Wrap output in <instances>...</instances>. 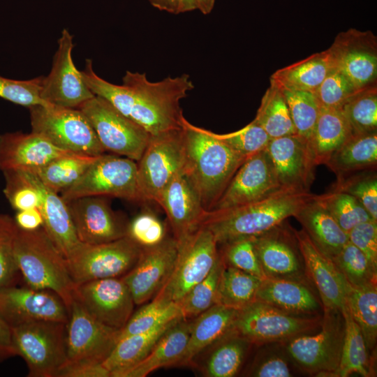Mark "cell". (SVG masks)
Here are the masks:
<instances>
[{"mask_svg":"<svg viewBox=\"0 0 377 377\" xmlns=\"http://www.w3.org/2000/svg\"><path fill=\"white\" fill-rule=\"evenodd\" d=\"M89 120L105 151L138 161L151 138L105 98L95 95L79 108Z\"/></svg>","mask_w":377,"mask_h":377,"instance_id":"obj_9","label":"cell"},{"mask_svg":"<svg viewBox=\"0 0 377 377\" xmlns=\"http://www.w3.org/2000/svg\"><path fill=\"white\" fill-rule=\"evenodd\" d=\"M321 330L316 334H302L290 339L287 350L306 371L326 376L339 366L344 336V321L340 311L325 310Z\"/></svg>","mask_w":377,"mask_h":377,"instance_id":"obj_14","label":"cell"},{"mask_svg":"<svg viewBox=\"0 0 377 377\" xmlns=\"http://www.w3.org/2000/svg\"><path fill=\"white\" fill-rule=\"evenodd\" d=\"M331 67L358 90L376 85L377 38L371 31L349 29L339 33L327 49Z\"/></svg>","mask_w":377,"mask_h":377,"instance_id":"obj_15","label":"cell"},{"mask_svg":"<svg viewBox=\"0 0 377 377\" xmlns=\"http://www.w3.org/2000/svg\"><path fill=\"white\" fill-rule=\"evenodd\" d=\"M252 376L257 377H289L291 372L287 362L279 357H271L253 369Z\"/></svg>","mask_w":377,"mask_h":377,"instance_id":"obj_57","label":"cell"},{"mask_svg":"<svg viewBox=\"0 0 377 377\" xmlns=\"http://www.w3.org/2000/svg\"><path fill=\"white\" fill-rule=\"evenodd\" d=\"M16 355L11 327L0 316V362Z\"/></svg>","mask_w":377,"mask_h":377,"instance_id":"obj_59","label":"cell"},{"mask_svg":"<svg viewBox=\"0 0 377 377\" xmlns=\"http://www.w3.org/2000/svg\"><path fill=\"white\" fill-rule=\"evenodd\" d=\"M346 304L360 328L368 350H372L377 338L376 283L355 286L348 283Z\"/></svg>","mask_w":377,"mask_h":377,"instance_id":"obj_39","label":"cell"},{"mask_svg":"<svg viewBox=\"0 0 377 377\" xmlns=\"http://www.w3.org/2000/svg\"><path fill=\"white\" fill-rule=\"evenodd\" d=\"M341 313L344 321V336L340 361L337 369L326 376L347 377L355 373L370 376L369 350L360 328L353 318L346 303Z\"/></svg>","mask_w":377,"mask_h":377,"instance_id":"obj_36","label":"cell"},{"mask_svg":"<svg viewBox=\"0 0 377 377\" xmlns=\"http://www.w3.org/2000/svg\"><path fill=\"white\" fill-rule=\"evenodd\" d=\"M156 203L165 212L177 242L201 226L207 212L184 171L163 189Z\"/></svg>","mask_w":377,"mask_h":377,"instance_id":"obj_24","label":"cell"},{"mask_svg":"<svg viewBox=\"0 0 377 377\" xmlns=\"http://www.w3.org/2000/svg\"><path fill=\"white\" fill-rule=\"evenodd\" d=\"M60 193L66 202L84 196H109L140 202L137 162L113 154L100 155L73 186Z\"/></svg>","mask_w":377,"mask_h":377,"instance_id":"obj_8","label":"cell"},{"mask_svg":"<svg viewBox=\"0 0 377 377\" xmlns=\"http://www.w3.org/2000/svg\"><path fill=\"white\" fill-rule=\"evenodd\" d=\"M25 171L40 195L39 209L43 218V228L67 259L82 244L77 236L68 205L58 193L45 186L34 173Z\"/></svg>","mask_w":377,"mask_h":377,"instance_id":"obj_26","label":"cell"},{"mask_svg":"<svg viewBox=\"0 0 377 377\" xmlns=\"http://www.w3.org/2000/svg\"><path fill=\"white\" fill-rule=\"evenodd\" d=\"M348 236V241L365 255L377 271V221L362 223L350 230Z\"/></svg>","mask_w":377,"mask_h":377,"instance_id":"obj_56","label":"cell"},{"mask_svg":"<svg viewBox=\"0 0 377 377\" xmlns=\"http://www.w3.org/2000/svg\"><path fill=\"white\" fill-rule=\"evenodd\" d=\"M358 91L341 72L331 67L313 94L320 108H341Z\"/></svg>","mask_w":377,"mask_h":377,"instance_id":"obj_53","label":"cell"},{"mask_svg":"<svg viewBox=\"0 0 377 377\" xmlns=\"http://www.w3.org/2000/svg\"><path fill=\"white\" fill-rule=\"evenodd\" d=\"M237 311L216 304L194 318L185 350L175 367L192 364L200 353L232 332Z\"/></svg>","mask_w":377,"mask_h":377,"instance_id":"obj_27","label":"cell"},{"mask_svg":"<svg viewBox=\"0 0 377 377\" xmlns=\"http://www.w3.org/2000/svg\"><path fill=\"white\" fill-rule=\"evenodd\" d=\"M255 237H243L223 244L221 254L226 265L265 279L267 276L256 253Z\"/></svg>","mask_w":377,"mask_h":377,"instance_id":"obj_52","label":"cell"},{"mask_svg":"<svg viewBox=\"0 0 377 377\" xmlns=\"http://www.w3.org/2000/svg\"><path fill=\"white\" fill-rule=\"evenodd\" d=\"M195 0H179L178 14L196 10Z\"/></svg>","mask_w":377,"mask_h":377,"instance_id":"obj_62","label":"cell"},{"mask_svg":"<svg viewBox=\"0 0 377 377\" xmlns=\"http://www.w3.org/2000/svg\"><path fill=\"white\" fill-rule=\"evenodd\" d=\"M266 150L281 186L309 191L316 165L305 140L297 134L273 138Z\"/></svg>","mask_w":377,"mask_h":377,"instance_id":"obj_22","label":"cell"},{"mask_svg":"<svg viewBox=\"0 0 377 377\" xmlns=\"http://www.w3.org/2000/svg\"><path fill=\"white\" fill-rule=\"evenodd\" d=\"M177 243L178 251L174 268L156 295L177 304L209 274L220 253L213 234L202 226Z\"/></svg>","mask_w":377,"mask_h":377,"instance_id":"obj_10","label":"cell"},{"mask_svg":"<svg viewBox=\"0 0 377 377\" xmlns=\"http://www.w3.org/2000/svg\"><path fill=\"white\" fill-rule=\"evenodd\" d=\"M332 261L346 281L353 286L376 283L377 271L373 268L365 255L349 241Z\"/></svg>","mask_w":377,"mask_h":377,"instance_id":"obj_47","label":"cell"},{"mask_svg":"<svg viewBox=\"0 0 377 377\" xmlns=\"http://www.w3.org/2000/svg\"><path fill=\"white\" fill-rule=\"evenodd\" d=\"M3 173L6 179L3 193L15 210L18 212L40 207V193L27 171L12 170Z\"/></svg>","mask_w":377,"mask_h":377,"instance_id":"obj_48","label":"cell"},{"mask_svg":"<svg viewBox=\"0 0 377 377\" xmlns=\"http://www.w3.org/2000/svg\"><path fill=\"white\" fill-rule=\"evenodd\" d=\"M177 320L149 331L119 339L108 357L103 362L110 377H119L121 372L143 360L162 334Z\"/></svg>","mask_w":377,"mask_h":377,"instance_id":"obj_34","label":"cell"},{"mask_svg":"<svg viewBox=\"0 0 377 377\" xmlns=\"http://www.w3.org/2000/svg\"><path fill=\"white\" fill-rule=\"evenodd\" d=\"M377 163V131L352 135L325 165L342 177L352 172L374 168Z\"/></svg>","mask_w":377,"mask_h":377,"instance_id":"obj_35","label":"cell"},{"mask_svg":"<svg viewBox=\"0 0 377 377\" xmlns=\"http://www.w3.org/2000/svg\"><path fill=\"white\" fill-rule=\"evenodd\" d=\"M29 111L31 131L57 147L87 156L105 154L94 128L80 109L50 105L32 106Z\"/></svg>","mask_w":377,"mask_h":377,"instance_id":"obj_5","label":"cell"},{"mask_svg":"<svg viewBox=\"0 0 377 377\" xmlns=\"http://www.w3.org/2000/svg\"><path fill=\"white\" fill-rule=\"evenodd\" d=\"M14 254L27 285L54 292L69 308L76 284L69 272L66 258L43 227L31 231L18 228Z\"/></svg>","mask_w":377,"mask_h":377,"instance_id":"obj_4","label":"cell"},{"mask_svg":"<svg viewBox=\"0 0 377 377\" xmlns=\"http://www.w3.org/2000/svg\"><path fill=\"white\" fill-rule=\"evenodd\" d=\"M271 139L296 134L282 91L270 83L254 119Z\"/></svg>","mask_w":377,"mask_h":377,"instance_id":"obj_41","label":"cell"},{"mask_svg":"<svg viewBox=\"0 0 377 377\" xmlns=\"http://www.w3.org/2000/svg\"><path fill=\"white\" fill-rule=\"evenodd\" d=\"M152 6L159 10L178 14L179 0H148Z\"/></svg>","mask_w":377,"mask_h":377,"instance_id":"obj_60","label":"cell"},{"mask_svg":"<svg viewBox=\"0 0 377 377\" xmlns=\"http://www.w3.org/2000/svg\"><path fill=\"white\" fill-rule=\"evenodd\" d=\"M13 219L18 228L23 230H35L43 225V215L38 208L18 211Z\"/></svg>","mask_w":377,"mask_h":377,"instance_id":"obj_58","label":"cell"},{"mask_svg":"<svg viewBox=\"0 0 377 377\" xmlns=\"http://www.w3.org/2000/svg\"><path fill=\"white\" fill-rule=\"evenodd\" d=\"M263 279L225 263L219 281L216 304L240 309L256 300Z\"/></svg>","mask_w":377,"mask_h":377,"instance_id":"obj_40","label":"cell"},{"mask_svg":"<svg viewBox=\"0 0 377 377\" xmlns=\"http://www.w3.org/2000/svg\"><path fill=\"white\" fill-rule=\"evenodd\" d=\"M352 135L341 108H320L310 142L316 165H325L330 156Z\"/></svg>","mask_w":377,"mask_h":377,"instance_id":"obj_33","label":"cell"},{"mask_svg":"<svg viewBox=\"0 0 377 377\" xmlns=\"http://www.w3.org/2000/svg\"><path fill=\"white\" fill-rule=\"evenodd\" d=\"M79 240L87 244L112 242L126 236V224L104 196H84L66 202Z\"/></svg>","mask_w":377,"mask_h":377,"instance_id":"obj_21","label":"cell"},{"mask_svg":"<svg viewBox=\"0 0 377 377\" xmlns=\"http://www.w3.org/2000/svg\"><path fill=\"white\" fill-rule=\"evenodd\" d=\"M317 199L347 234L362 223L374 221L354 197L345 192L333 188L317 195Z\"/></svg>","mask_w":377,"mask_h":377,"instance_id":"obj_45","label":"cell"},{"mask_svg":"<svg viewBox=\"0 0 377 377\" xmlns=\"http://www.w3.org/2000/svg\"><path fill=\"white\" fill-rule=\"evenodd\" d=\"M68 311L66 360L63 367L103 364L114 348L120 330L97 320L75 298Z\"/></svg>","mask_w":377,"mask_h":377,"instance_id":"obj_13","label":"cell"},{"mask_svg":"<svg viewBox=\"0 0 377 377\" xmlns=\"http://www.w3.org/2000/svg\"><path fill=\"white\" fill-rule=\"evenodd\" d=\"M44 76L17 80L0 75V98L22 106L50 105L40 98Z\"/></svg>","mask_w":377,"mask_h":377,"instance_id":"obj_55","label":"cell"},{"mask_svg":"<svg viewBox=\"0 0 377 377\" xmlns=\"http://www.w3.org/2000/svg\"><path fill=\"white\" fill-rule=\"evenodd\" d=\"M315 194L291 188H282L259 200L235 208L207 211L202 223L218 244L243 237H258L280 226Z\"/></svg>","mask_w":377,"mask_h":377,"instance_id":"obj_2","label":"cell"},{"mask_svg":"<svg viewBox=\"0 0 377 377\" xmlns=\"http://www.w3.org/2000/svg\"><path fill=\"white\" fill-rule=\"evenodd\" d=\"M279 226L255 237L262 269L269 278L302 281L304 274L298 255Z\"/></svg>","mask_w":377,"mask_h":377,"instance_id":"obj_28","label":"cell"},{"mask_svg":"<svg viewBox=\"0 0 377 377\" xmlns=\"http://www.w3.org/2000/svg\"><path fill=\"white\" fill-rule=\"evenodd\" d=\"M256 300L295 315L312 314L320 309L307 286L293 279L267 277L260 284Z\"/></svg>","mask_w":377,"mask_h":377,"instance_id":"obj_31","label":"cell"},{"mask_svg":"<svg viewBox=\"0 0 377 377\" xmlns=\"http://www.w3.org/2000/svg\"><path fill=\"white\" fill-rule=\"evenodd\" d=\"M98 156L69 153L29 172L45 186L59 193L73 186Z\"/></svg>","mask_w":377,"mask_h":377,"instance_id":"obj_38","label":"cell"},{"mask_svg":"<svg viewBox=\"0 0 377 377\" xmlns=\"http://www.w3.org/2000/svg\"><path fill=\"white\" fill-rule=\"evenodd\" d=\"M331 68L327 50L283 67L274 72L270 83L281 90L313 93Z\"/></svg>","mask_w":377,"mask_h":377,"instance_id":"obj_32","label":"cell"},{"mask_svg":"<svg viewBox=\"0 0 377 377\" xmlns=\"http://www.w3.org/2000/svg\"><path fill=\"white\" fill-rule=\"evenodd\" d=\"M281 91L296 134L305 140L311 147V136L320 110L313 93L306 91Z\"/></svg>","mask_w":377,"mask_h":377,"instance_id":"obj_46","label":"cell"},{"mask_svg":"<svg viewBox=\"0 0 377 377\" xmlns=\"http://www.w3.org/2000/svg\"><path fill=\"white\" fill-rule=\"evenodd\" d=\"M191 320L177 319L158 339L147 355L119 377H145L161 368L175 367L185 350Z\"/></svg>","mask_w":377,"mask_h":377,"instance_id":"obj_30","label":"cell"},{"mask_svg":"<svg viewBox=\"0 0 377 377\" xmlns=\"http://www.w3.org/2000/svg\"><path fill=\"white\" fill-rule=\"evenodd\" d=\"M317 248L333 259L348 242V234L317 199L306 202L293 215Z\"/></svg>","mask_w":377,"mask_h":377,"instance_id":"obj_29","label":"cell"},{"mask_svg":"<svg viewBox=\"0 0 377 377\" xmlns=\"http://www.w3.org/2000/svg\"><path fill=\"white\" fill-rule=\"evenodd\" d=\"M50 74L43 80L40 98L54 106L79 108L95 94L84 82L72 59L73 36L64 29Z\"/></svg>","mask_w":377,"mask_h":377,"instance_id":"obj_17","label":"cell"},{"mask_svg":"<svg viewBox=\"0 0 377 377\" xmlns=\"http://www.w3.org/2000/svg\"><path fill=\"white\" fill-rule=\"evenodd\" d=\"M214 134L235 153L246 159L266 149L271 140L255 119L238 131L224 134Z\"/></svg>","mask_w":377,"mask_h":377,"instance_id":"obj_50","label":"cell"},{"mask_svg":"<svg viewBox=\"0 0 377 377\" xmlns=\"http://www.w3.org/2000/svg\"><path fill=\"white\" fill-rule=\"evenodd\" d=\"M74 298L97 320L118 330L133 313L134 300L122 277L77 284Z\"/></svg>","mask_w":377,"mask_h":377,"instance_id":"obj_19","label":"cell"},{"mask_svg":"<svg viewBox=\"0 0 377 377\" xmlns=\"http://www.w3.org/2000/svg\"><path fill=\"white\" fill-rule=\"evenodd\" d=\"M177 251L174 237H167L156 246L142 249L135 266L122 276L135 304L147 302L162 288L172 272Z\"/></svg>","mask_w":377,"mask_h":377,"instance_id":"obj_20","label":"cell"},{"mask_svg":"<svg viewBox=\"0 0 377 377\" xmlns=\"http://www.w3.org/2000/svg\"><path fill=\"white\" fill-rule=\"evenodd\" d=\"M334 189L354 197L377 221V176L376 172L340 177Z\"/></svg>","mask_w":377,"mask_h":377,"instance_id":"obj_54","label":"cell"},{"mask_svg":"<svg viewBox=\"0 0 377 377\" xmlns=\"http://www.w3.org/2000/svg\"><path fill=\"white\" fill-rule=\"evenodd\" d=\"M142 251L141 247L124 236L98 244L82 243L66 260L71 276L77 285L124 276L135 266Z\"/></svg>","mask_w":377,"mask_h":377,"instance_id":"obj_11","label":"cell"},{"mask_svg":"<svg viewBox=\"0 0 377 377\" xmlns=\"http://www.w3.org/2000/svg\"><path fill=\"white\" fill-rule=\"evenodd\" d=\"M306 270L318 290L325 310L340 311L346 305L348 282L334 263L322 253L306 232L293 230Z\"/></svg>","mask_w":377,"mask_h":377,"instance_id":"obj_23","label":"cell"},{"mask_svg":"<svg viewBox=\"0 0 377 377\" xmlns=\"http://www.w3.org/2000/svg\"><path fill=\"white\" fill-rule=\"evenodd\" d=\"M13 346L29 377H57L66 362V323L34 321L11 327Z\"/></svg>","mask_w":377,"mask_h":377,"instance_id":"obj_6","label":"cell"},{"mask_svg":"<svg viewBox=\"0 0 377 377\" xmlns=\"http://www.w3.org/2000/svg\"><path fill=\"white\" fill-rule=\"evenodd\" d=\"M72 153L59 149L43 135L31 132L0 135V170L31 171L53 159Z\"/></svg>","mask_w":377,"mask_h":377,"instance_id":"obj_25","label":"cell"},{"mask_svg":"<svg viewBox=\"0 0 377 377\" xmlns=\"http://www.w3.org/2000/svg\"><path fill=\"white\" fill-rule=\"evenodd\" d=\"M251 343L232 330L212 345L202 367L208 377H232L239 370Z\"/></svg>","mask_w":377,"mask_h":377,"instance_id":"obj_37","label":"cell"},{"mask_svg":"<svg viewBox=\"0 0 377 377\" xmlns=\"http://www.w3.org/2000/svg\"><path fill=\"white\" fill-rule=\"evenodd\" d=\"M17 230L13 218L0 214V289L17 283L20 275L14 254Z\"/></svg>","mask_w":377,"mask_h":377,"instance_id":"obj_51","label":"cell"},{"mask_svg":"<svg viewBox=\"0 0 377 377\" xmlns=\"http://www.w3.org/2000/svg\"><path fill=\"white\" fill-rule=\"evenodd\" d=\"M80 73L95 95L107 100L151 135L182 128L185 117L180 101L194 88L188 75L151 82L145 73L127 71L122 84L118 85L100 77L94 71L92 61L89 59Z\"/></svg>","mask_w":377,"mask_h":377,"instance_id":"obj_1","label":"cell"},{"mask_svg":"<svg viewBox=\"0 0 377 377\" xmlns=\"http://www.w3.org/2000/svg\"><path fill=\"white\" fill-rule=\"evenodd\" d=\"M322 320L292 314L255 300L237 311L233 330L250 343L290 339L316 329Z\"/></svg>","mask_w":377,"mask_h":377,"instance_id":"obj_12","label":"cell"},{"mask_svg":"<svg viewBox=\"0 0 377 377\" xmlns=\"http://www.w3.org/2000/svg\"><path fill=\"white\" fill-rule=\"evenodd\" d=\"M216 0H195L197 9L203 15L209 14L214 6Z\"/></svg>","mask_w":377,"mask_h":377,"instance_id":"obj_61","label":"cell"},{"mask_svg":"<svg viewBox=\"0 0 377 377\" xmlns=\"http://www.w3.org/2000/svg\"><path fill=\"white\" fill-rule=\"evenodd\" d=\"M285 188L281 186L266 149L248 158L214 205L210 212L223 211L249 204Z\"/></svg>","mask_w":377,"mask_h":377,"instance_id":"obj_18","label":"cell"},{"mask_svg":"<svg viewBox=\"0 0 377 377\" xmlns=\"http://www.w3.org/2000/svg\"><path fill=\"white\" fill-rule=\"evenodd\" d=\"M224 266L220 253L209 274L177 303L183 318H194L216 304L219 281Z\"/></svg>","mask_w":377,"mask_h":377,"instance_id":"obj_44","label":"cell"},{"mask_svg":"<svg viewBox=\"0 0 377 377\" xmlns=\"http://www.w3.org/2000/svg\"><path fill=\"white\" fill-rule=\"evenodd\" d=\"M185 165L183 127L155 135L137 161V182L140 202H157L168 184Z\"/></svg>","mask_w":377,"mask_h":377,"instance_id":"obj_7","label":"cell"},{"mask_svg":"<svg viewBox=\"0 0 377 377\" xmlns=\"http://www.w3.org/2000/svg\"><path fill=\"white\" fill-rule=\"evenodd\" d=\"M180 318L182 317L178 304L163 296L155 295L150 302L132 313L119 331L118 340L149 331Z\"/></svg>","mask_w":377,"mask_h":377,"instance_id":"obj_42","label":"cell"},{"mask_svg":"<svg viewBox=\"0 0 377 377\" xmlns=\"http://www.w3.org/2000/svg\"><path fill=\"white\" fill-rule=\"evenodd\" d=\"M69 311L54 292L17 283L0 289V316L15 327L34 321L67 323Z\"/></svg>","mask_w":377,"mask_h":377,"instance_id":"obj_16","label":"cell"},{"mask_svg":"<svg viewBox=\"0 0 377 377\" xmlns=\"http://www.w3.org/2000/svg\"><path fill=\"white\" fill-rule=\"evenodd\" d=\"M184 172L207 211L213 207L241 165L246 160L218 139L214 132L184 120Z\"/></svg>","mask_w":377,"mask_h":377,"instance_id":"obj_3","label":"cell"},{"mask_svg":"<svg viewBox=\"0 0 377 377\" xmlns=\"http://www.w3.org/2000/svg\"><path fill=\"white\" fill-rule=\"evenodd\" d=\"M341 109L353 135L377 131L376 85L359 90Z\"/></svg>","mask_w":377,"mask_h":377,"instance_id":"obj_43","label":"cell"},{"mask_svg":"<svg viewBox=\"0 0 377 377\" xmlns=\"http://www.w3.org/2000/svg\"><path fill=\"white\" fill-rule=\"evenodd\" d=\"M126 236L142 249L151 248L165 240L166 227L153 211L145 209L126 224Z\"/></svg>","mask_w":377,"mask_h":377,"instance_id":"obj_49","label":"cell"}]
</instances>
